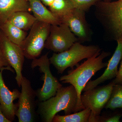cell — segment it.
Returning <instances> with one entry per match:
<instances>
[{"label":"cell","mask_w":122,"mask_h":122,"mask_svg":"<svg viewBox=\"0 0 122 122\" xmlns=\"http://www.w3.org/2000/svg\"><path fill=\"white\" fill-rule=\"evenodd\" d=\"M109 52L103 51L87 59L75 69L68 71V74L61 77L62 83H70L73 86L77 94V109L78 112L84 109L81 103V96L85 86L96 72L107 67L108 63L103 59L110 55Z\"/></svg>","instance_id":"cell-1"},{"label":"cell","mask_w":122,"mask_h":122,"mask_svg":"<svg viewBox=\"0 0 122 122\" xmlns=\"http://www.w3.org/2000/svg\"><path fill=\"white\" fill-rule=\"evenodd\" d=\"M77 102V94L74 86H62L54 96L40 102L38 113L43 122H52L54 117L59 112L63 111L65 115L78 112Z\"/></svg>","instance_id":"cell-2"},{"label":"cell","mask_w":122,"mask_h":122,"mask_svg":"<svg viewBox=\"0 0 122 122\" xmlns=\"http://www.w3.org/2000/svg\"><path fill=\"white\" fill-rule=\"evenodd\" d=\"M94 6L95 17L107 37L116 41L122 38V0L100 1Z\"/></svg>","instance_id":"cell-3"},{"label":"cell","mask_w":122,"mask_h":122,"mask_svg":"<svg viewBox=\"0 0 122 122\" xmlns=\"http://www.w3.org/2000/svg\"><path fill=\"white\" fill-rule=\"evenodd\" d=\"M101 49L97 46L83 45L76 42L68 50L58 53H54L50 58L52 64L59 73H63L68 68L73 69L74 66L84 59H88L100 53Z\"/></svg>","instance_id":"cell-4"},{"label":"cell","mask_w":122,"mask_h":122,"mask_svg":"<svg viewBox=\"0 0 122 122\" xmlns=\"http://www.w3.org/2000/svg\"><path fill=\"white\" fill-rule=\"evenodd\" d=\"M50 24L37 20L20 46L27 59H34L40 56L50 32Z\"/></svg>","instance_id":"cell-5"},{"label":"cell","mask_w":122,"mask_h":122,"mask_svg":"<svg viewBox=\"0 0 122 122\" xmlns=\"http://www.w3.org/2000/svg\"><path fill=\"white\" fill-rule=\"evenodd\" d=\"M114 83L112 81L102 86L85 91L81 94V100L84 109L89 108L91 113L88 122H97L98 116L108 102Z\"/></svg>","instance_id":"cell-6"},{"label":"cell","mask_w":122,"mask_h":122,"mask_svg":"<svg viewBox=\"0 0 122 122\" xmlns=\"http://www.w3.org/2000/svg\"><path fill=\"white\" fill-rule=\"evenodd\" d=\"M48 53L39 58L33 59L31 64L32 69L39 67L40 72L43 73L42 79L44 81L42 87L36 91V97L39 102H43L54 96L59 88L62 86L56 78L53 76L50 69V60Z\"/></svg>","instance_id":"cell-7"},{"label":"cell","mask_w":122,"mask_h":122,"mask_svg":"<svg viewBox=\"0 0 122 122\" xmlns=\"http://www.w3.org/2000/svg\"><path fill=\"white\" fill-rule=\"evenodd\" d=\"M77 41L78 39L68 25L62 22L58 25H51L45 47L55 52L61 53L68 50Z\"/></svg>","instance_id":"cell-8"},{"label":"cell","mask_w":122,"mask_h":122,"mask_svg":"<svg viewBox=\"0 0 122 122\" xmlns=\"http://www.w3.org/2000/svg\"><path fill=\"white\" fill-rule=\"evenodd\" d=\"M21 86V92L18 102L16 116L19 122H34L35 118L36 91L31 86L29 79L23 76Z\"/></svg>","instance_id":"cell-9"},{"label":"cell","mask_w":122,"mask_h":122,"mask_svg":"<svg viewBox=\"0 0 122 122\" xmlns=\"http://www.w3.org/2000/svg\"><path fill=\"white\" fill-rule=\"evenodd\" d=\"M0 42L6 60L16 72L15 79L19 87H20L23 77L22 72L25 57L23 50L20 46L10 41L1 30Z\"/></svg>","instance_id":"cell-10"},{"label":"cell","mask_w":122,"mask_h":122,"mask_svg":"<svg viewBox=\"0 0 122 122\" xmlns=\"http://www.w3.org/2000/svg\"><path fill=\"white\" fill-rule=\"evenodd\" d=\"M85 11L75 8L69 16L62 21L67 24L72 33L81 43L89 41L91 38L92 33L86 19Z\"/></svg>","instance_id":"cell-11"},{"label":"cell","mask_w":122,"mask_h":122,"mask_svg":"<svg viewBox=\"0 0 122 122\" xmlns=\"http://www.w3.org/2000/svg\"><path fill=\"white\" fill-rule=\"evenodd\" d=\"M4 70L0 71V106L2 113L11 122L15 119L17 109V104H14V101L19 98L20 92L17 89L11 91L7 87L2 77Z\"/></svg>","instance_id":"cell-12"},{"label":"cell","mask_w":122,"mask_h":122,"mask_svg":"<svg viewBox=\"0 0 122 122\" xmlns=\"http://www.w3.org/2000/svg\"><path fill=\"white\" fill-rule=\"evenodd\" d=\"M116 41L117 42V46L113 56L108 61L104 73L95 80L89 81L83 91L94 89L99 84L115 78L117 76L118 71V66L122 59V38L118 39Z\"/></svg>","instance_id":"cell-13"},{"label":"cell","mask_w":122,"mask_h":122,"mask_svg":"<svg viewBox=\"0 0 122 122\" xmlns=\"http://www.w3.org/2000/svg\"><path fill=\"white\" fill-rule=\"evenodd\" d=\"M21 11H30L27 0H0V24L6 22L13 14Z\"/></svg>","instance_id":"cell-14"},{"label":"cell","mask_w":122,"mask_h":122,"mask_svg":"<svg viewBox=\"0 0 122 122\" xmlns=\"http://www.w3.org/2000/svg\"><path fill=\"white\" fill-rule=\"evenodd\" d=\"M30 11L37 20L42 21L51 25H58L62 23L58 18L48 9L40 0H28Z\"/></svg>","instance_id":"cell-15"},{"label":"cell","mask_w":122,"mask_h":122,"mask_svg":"<svg viewBox=\"0 0 122 122\" xmlns=\"http://www.w3.org/2000/svg\"><path fill=\"white\" fill-rule=\"evenodd\" d=\"M8 20L17 28L26 31L30 30L37 20L28 11H21L13 14Z\"/></svg>","instance_id":"cell-16"},{"label":"cell","mask_w":122,"mask_h":122,"mask_svg":"<svg viewBox=\"0 0 122 122\" xmlns=\"http://www.w3.org/2000/svg\"><path fill=\"white\" fill-rule=\"evenodd\" d=\"M0 30L10 41L19 46L27 36L26 31L17 28L8 20L0 24Z\"/></svg>","instance_id":"cell-17"},{"label":"cell","mask_w":122,"mask_h":122,"mask_svg":"<svg viewBox=\"0 0 122 122\" xmlns=\"http://www.w3.org/2000/svg\"><path fill=\"white\" fill-rule=\"evenodd\" d=\"M49 7V9L61 22L75 8L70 0H54Z\"/></svg>","instance_id":"cell-18"},{"label":"cell","mask_w":122,"mask_h":122,"mask_svg":"<svg viewBox=\"0 0 122 122\" xmlns=\"http://www.w3.org/2000/svg\"><path fill=\"white\" fill-rule=\"evenodd\" d=\"M91 110L86 108L81 111L65 115H56L53 119V122H88Z\"/></svg>","instance_id":"cell-19"},{"label":"cell","mask_w":122,"mask_h":122,"mask_svg":"<svg viewBox=\"0 0 122 122\" xmlns=\"http://www.w3.org/2000/svg\"><path fill=\"white\" fill-rule=\"evenodd\" d=\"M105 108L112 110L122 109V84L114 85L110 98Z\"/></svg>","instance_id":"cell-20"},{"label":"cell","mask_w":122,"mask_h":122,"mask_svg":"<svg viewBox=\"0 0 122 122\" xmlns=\"http://www.w3.org/2000/svg\"><path fill=\"white\" fill-rule=\"evenodd\" d=\"M75 8L86 12L91 7L102 0H70Z\"/></svg>","instance_id":"cell-21"},{"label":"cell","mask_w":122,"mask_h":122,"mask_svg":"<svg viewBox=\"0 0 122 122\" xmlns=\"http://www.w3.org/2000/svg\"><path fill=\"white\" fill-rule=\"evenodd\" d=\"M122 117L120 113H115L107 116H99L98 122H119Z\"/></svg>","instance_id":"cell-22"},{"label":"cell","mask_w":122,"mask_h":122,"mask_svg":"<svg viewBox=\"0 0 122 122\" xmlns=\"http://www.w3.org/2000/svg\"><path fill=\"white\" fill-rule=\"evenodd\" d=\"M3 69L10 71L14 73V71L11 68L4 55L0 42V71Z\"/></svg>","instance_id":"cell-23"},{"label":"cell","mask_w":122,"mask_h":122,"mask_svg":"<svg viewBox=\"0 0 122 122\" xmlns=\"http://www.w3.org/2000/svg\"><path fill=\"white\" fill-rule=\"evenodd\" d=\"M112 81L115 84H122V60L117 75Z\"/></svg>","instance_id":"cell-24"},{"label":"cell","mask_w":122,"mask_h":122,"mask_svg":"<svg viewBox=\"0 0 122 122\" xmlns=\"http://www.w3.org/2000/svg\"><path fill=\"white\" fill-rule=\"evenodd\" d=\"M0 122H11L7 119L2 113L0 106Z\"/></svg>","instance_id":"cell-25"},{"label":"cell","mask_w":122,"mask_h":122,"mask_svg":"<svg viewBox=\"0 0 122 122\" xmlns=\"http://www.w3.org/2000/svg\"><path fill=\"white\" fill-rule=\"evenodd\" d=\"M45 6L48 7L52 3L54 0H40Z\"/></svg>","instance_id":"cell-26"},{"label":"cell","mask_w":122,"mask_h":122,"mask_svg":"<svg viewBox=\"0 0 122 122\" xmlns=\"http://www.w3.org/2000/svg\"><path fill=\"white\" fill-rule=\"evenodd\" d=\"M103 1L105 2H110L111 1V0H103Z\"/></svg>","instance_id":"cell-27"},{"label":"cell","mask_w":122,"mask_h":122,"mask_svg":"<svg viewBox=\"0 0 122 122\" xmlns=\"http://www.w3.org/2000/svg\"></svg>","instance_id":"cell-28"}]
</instances>
